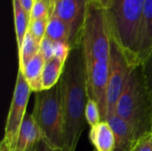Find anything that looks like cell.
Masks as SVG:
<instances>
[{"label": "cell", "instance_id": "obj_1", "mask_svg": "<svg viewBox=\"0 0 152 151\" xmlns=\"http://www.w3.org/2000/svg\"><path fill=\"white\" fill-rule=\"evenodd\" d=\"M64 118V151H76L86 125L88 101L86 67L80 45L71 49L60 79Z\"/></svg>", "mask_w": 152, "mask_h": 151}, {"label": "cell", "instance_id": "obj_2", "mask_svg": "<svg viewBox=\"0 0 152 151\" xmlns=\"http://www.w3.org/2000/svg\"><path fill=\"white\" fill-rule=\"evenodd\" d=\"M116 115L130 125L136 141L151 133V103L142 64L131 66Z\"/></svg>", "mask_w": 152, "mask_h": 151}, {"label": "cell", "instance_id": "obj_3", "mask_svg": "<svg viewBox=\"0 0 152 151\" xmlns=\"http://www.w3.org/2000/svg\"><path fill=\"white\" fill-rule=\"evenodd\" d=\"M146 0H111L107 15L111 36L131 65L139 64L137 53L140 25Z\"/></svg>", "mask_w": 152, "mask_h": 151}, {"label": "cell", "instance_id": "obj_4", "mask_svg": "<svg viewBox=\"0 0 152 151\" xmlns=\"http://www.w3.org/2000/svg\"><path fill=\"white\" fill-rule=\"evenodd\" d=\"M110 44L111 31L107 10L89 0L80 38L84 61L110 63Z\"/></svg>", "mask_w": 152, "mask_h": 151}, {"label": "cell", "instance_id": "obj_5", "mask_svg": "<svg viewBox=\"0 0 152 151\" xmlns=\"http://www.w3.org/2000/svg\"><path fill=\"white\" fill-rule=\"evenodd\" d=\"M33 115L42 138L52 147L64 149V118L60 83L48 90L35 94Z\"/></svg>", "mask_w": 152, "mask_h": 151}, {"label": "cell", "instance_id": "obj_6", "mask_svg": "<svg viewBox=\"0 0 152 151\" xmlns=\"http://www.w3.org/2000/svg\"><path fill=\"white\" fill-rule=\"evenodd\" d=\"M31 92L22 72L18 69L16 85L5 122L4 136L1 143V150L15 151L20 128L27 114L26 110Z\"/></svg>", "mask_w": 152, "mask_h": 151}, {"label": "cell", "instance_id": "obj_7", "mask_svg": "<svg viewBox=\"0 0 152 151\" xmlns=\"http://www.w3.org/2000/svg\"><path fill=\"white\" fill-rule=\"evenodd\" d=\"M131 66L127 57L111 36L107 92V120L110 117L116 114L117 104L126 85Z\"/></svg>", "mask_w": 152, "mask_h": 151}, {"label": "cell", "instance_id": "obj_8", "mask_svg": "<svg viewBox=\"0 0 152 151\" xmlns=\"http://www.w3.org/2000/svg\"><path fill=\"white\" fill-rule=\"evenodd\" d=\"M89 0H59L52 13H55L67 25L71 49L80 45L81 33Z\"/></svg>", "mask_w": 152, "mask_h": 151}, {"label": "cell", "instance_id": "obj_9", "mask_svg": "<svg viewBox=\"0 0 152 151\" xmlns=\"http://www.w3.org/2000/svg\"><path fill=\"white\" fill-rule=\"evenodd\" d=\"M152 51V0H146L140 25L137 61L142 64Z\"/></svg>", "mask_w": 152, "mask_h": 151}, {"label": "cell", "instance_id": "obj_10", "mask_svg": "<svg viewBox=\"0 0 152 151\" xmlns=\"http://www.w3.org/2000/svg\"><path fill=\"white\" fill-rule=\"evenodd\" d=\"M115 136L114 151H132L137 142L130 125L118 115L110 117L107 120Z\"/></svg>", "mask_w": 152, "mask_h": 151}, {"label": "cell", "instance_id": "obj_11", "mask_svg": "<svg viewBox=\"0 0 152 151\" xmlns=\"http://www.w3.org/2000/svg\"><path fill=\"white\" fill-rule=\"evenodd\" d=\"M42 138L33 113H27L20 128L15 151H31Z\"/></svg>", "mask_w": 152, "mask_h": 151}, {"label": "cell", "instance_id": "obj_12", "mask_svg": "<svg viewBox=\"0 0 152 151\" xmlns=\"http://www.w3.org/2000/svg\"><path fill=\"white\" fill-rule=\"evenodd\" d=\"M45 60L40 53L29 60L22 69H19L22 72L27 83L32 92L37 93L43 91L42 75L45 66Z\"/></svg>", "mask_w": 152, "mask_h": 151}, {"label": "cell", "instance_id": "obj_13", "mask_svg": "<svg viewBox=\"0 0 152 151\" xmlns=\"http://www.w3.org/2000/svg\"><path fill=\"white\" fill-rule=\"evenodd\" d=\"M89 139L97 151H114L115 136L107 121H101L98 125L91 127Z\"/></svg>", "mask_w": 152, "mask_h": 151}, {"label": "cell", "instance_id": "obj_14", "mask_svg": "<svg viewBox=\"0 0 152 151\" xmlns=\"http://www.w3.org/2000/svg\"><path fill=\"white\" fill-rule=\"evenodd\" d=\"M13 7V16H14V27L16 33L17 47L18 52L21 49L24 38L28 31L29 27V15L25 12V10L20 5L18 0H12Z\"/></svg>", "mask_w": 152, "mask_h": 151}, {"label": "cell", "instance_id": "obj_15", "mask_svg": "<svg viewBox=\"0 0 152 151\" xmlns=\"http://www.w3.org/2000/svg\"><path fill=\"white\" fill-rule=\"evenodd\" d=\"M65 63L53 57L52 60L45 63L43 75H42V85L43 90H48L55 86L61 77Z\"/></svg>", "mask_w": 152, "mask_h": 151}, {"label": "cell", "instance_id": "obj_16", "mask_svg": "<svg viewBox=\"0 0 152 151\" xmlns=\"http://www.w3.org/2000/svg\"><path fill=\"white\" fill-rule=\"evenodd\" d=\"M45 36L53 42H66L69 44V28L64 21H62L53 12L49 16Z\"/></svg>", "mask_w": 152, "mask_h": 151}, {"label": "cell", "instance_id": "obj_17", "mask_svg": "<svg viewBox=\"0 0 152 151\" xmlns=\"http://www.w3.org/2000/svg\"><path fill=\"white\" fill-rule=\"evenodd\" d=\"M40 49V44L32 36V35L28 31L21 49L18 52L19 55V69H22L23 66L31 60L35 55H37L39 53Z\"/></svg>", "mask_w": 152, "mask_h": 151}, {"label": "cell", "instance_id": "obj_18", "mask_svg": "<svg viewBox=\"0 0 152 151\" xmlns=\"http://www.w3.org/2000/svg\"><path fill=\"white\" fill-rule=\"evenodd\" d=\"M48 20H49V16H46L29 22L28 32L39 44L45 36Z\"/></svg>", "mask_w": 152, "mask_h": 151}, {"label": "cell", "instance_id": "obj_19", "mask_svg": "<svg viewBox=\"0 0 152 151\" xmlns=\"http://www.w3.org/2000/svg\"><path fill=\"white\" fill-rule=\"evenodd\" d=\"M86 123L91 127L98 125L102 121L98 104L93 100H88L87 101L86 108Z\"/></svg>", "mask_w": 152, "mask_h": 151}, {"label": "cell", "instance_id": "obj_20", "mask_svg": "<svg viewBox=\"0 0 152 151\" xmlns=\"http://www.w3.org/2000/svg\"><path fill=\"white\" fill-rule=\"evenodd\" d=\"M50 12H51L50 5L46 1L36 0L33 5V8L31 10V12L29 14L30 21L43 18V17L50 16Z\"/></svg>", "mask_w": 152, "mask_h": 151}, {"label": "cell", "instance_id": "obj_21", "mask_svg": "<svg viewBox=\"0 0 152 151\" xmlns=\"http://www.w3.org/2000/svg\"><path fill=\"white\" fill-rule=\"evenodd\" d=\"M142 70H143V75H144L148 93L150 95L152 110V51L148 55V57L142 61Z\"/></svg>", "mask_w": 152, "mask_h": 151}, {"label": "cell", "instance_id": "obj_22", "mask_svg": "<svg viewBox=\"0 0 152 151\" xmlns=\"http://www.w3.org/2000/svg\"><path fill=\"white\" fill-rule=\"evenodd\" d=\"M71 52V46L66 42H54L53 44V55L55 58L62 61L66 62L69 53Z\"/></svg>", "mask_w": 152, "mask_h": 151}, {"label": "cell", "instance_id": "obj_23", "mask_svg": "<svg viewBox=\"0 0 152 151\" xmlns=\"http://www.w3.org/2000/svg\"><path fill=\"white\" fill-rule=\"evenodd\" d=\"M53 44H54V42L52 41L47 36H45L40 43L39 53L42 54V56L44 57V59L45 60L46 62L54 57V55H53Z\"/></svg>", "mask_w": 152, "mask_h": 151}, {"label": "cell", "instance_id": "obj_24", "mask_svg": "<svg viewBox=\"0 0 152 151\" xmlns=\"http://www.w3.org/2000/svg\"><path fill=\"white\" fill-rule=\"evenodd\" d=\"M132 151H152V133L138 140Z\"/></svg>", "mask_w": 152, "mask_h": 151}, {"label": "cell", "instance_id": "obj_25", "mask_svg": "<svg viewBox=\"0 0 152 151\" xmlns=\"http://www.w3.org/2000/svg\"><path fill=\"white\" fill-rule=\"evenodd\" d=\"M31 151H64L62 149H56L52 147L45 139L41 138L34 146Z\"/></svg>", "mask_w": 152, "mask_h": 151}, {"label": "cell", "instance_id": "obj_26", "mask_svg": "<svg viewBox=\"0 0 152 151\" xmlns=\"http://www.w3.org/2000/svg\"><path fill=\"white\" fill-rule=\"evenodd\" d=\"M18 1L20 2V4L22 6V8L25 10V12L29 15L36 0H18Z\"/></svg>", "mask_w": 152, "mask_h": 151}, {"label": "cell", "instance_id": "obj_27", "mask_svg": "<svg viewBox=\"0 0 152 151\" xmlns=\"http://www.w3.org/2000/svg\"><path fill=\"white\" fill-rule=\"evenodd\" d=\"M92 1L94 4H95L96 5L102 7V8H104V9H108L110 4V1L111 0H90Z\"/></svg>", "mask_w": 152, "mask_h": 151}, {"label": "cell", "instance_id": "obj_28", "mask_svg": "<svg viewBox=\"0 0 152 151\" xmlns=\"http://www.w3.org/2000/svg\"><path fill=\"white\" fill-rule=\"evenodd\" d=\"M52 2H51V13H52V12H53V8H54V5L57 4V2L59 1V0H51ZM51 13H50V15H51Z\"/></svg>", "mask_w": 152, "mask_h": 151}, {"label": "cell", "instance_id": "obj_29", "mask_svg": "<svg viewBox=\"0 0 152 151\" xmlns=\"http://www.w3.org/2000/svg\"><path fill=\"white\" fill-rule=\"evenodd\" d=\"M45 1H46V2L49 4V5H50V10H51V2H52V1H51V0H45ZM50 13H51V12H50Z\"/></svg>", "mask_w": 152, "mask_h": 151}, {"label": "cell", "instance_id": "obj_30", "mask_svg": "<svg viewBox=\"0 0 152 151\" xmlns=\"http://www.w3.org/2000/svg\"><path fill=\"white\" fill-rule=\"evenodd\" d=\"M0 151H4V150H0Z\"/></svg>", "mask_w": 152, "mask_h": 151}, {"label": "cell", "instance_id": "obj_31", "mask_svg": "<svg viewBox=\"0 0 152 151\" xmlns=\"http://www.w3.org/2000/svg\"><path fill=\"white\" fill-rule=\"evenodd\" d=\"M94 151H97V150H94Z\"/></svg>", "mask_w": 152, "mask_h": 151}, {"label": "cell", "instance_id": "obj_32", "mask_svg": "<svg viewBox=\"0 0 152 151\" xmlns=\"http://www.w3.org/2000/svg\"><path fill=\"white\" fill-rule=\"evenodd\" d=\"M151 133H152V129H151Z\"/></svg>", "mask_w": 152, "mask_h": 151}, {"label": "cell", "instance_id": "obj_33", "mask_svg": "<svg viewBox=\"0 0 152 151\" xmlns=\"http://www.w3.org/2000/svg\"><path fill=\"white\" fill-rule=\"evenodd\" d=\"M0 150H1V149H0Z\"/></svg>", "mask_w": 152, "mask_h": 151}]
</instances>
